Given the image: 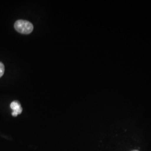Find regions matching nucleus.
Listing matches in <instances>:
<instances>
[{"mask_svg":"<svg viewBox=\"0 0 151 151\" xmlns=\"http://www.w3.org/2000/svg\"><path fill=\"white\" fill-rule=\"evenodd\" d=\"M5 72V66L4 64L0 62V78L4 75Z\"/></svg>","mask_w":151,"mask_h":151,"instance_id":"obj_3","label":"nucleus"},{"mask_svg":"<svg viewBox=\"0 0 151 151\" xmlns=\"http://www.w3.org/2000/svg\"><path fill=\"white\" fill-rule=\"evenodd\" d=\"M14 27L17 32L22 34H29L32 32L34 27L30 22L24 20H17L14 24Z\"/></svg>","mask_w":151,"mask_h":151,"instance_id":"obj_1","label":"nucleus"},{"mask_svg":"<svg viewBox=\"0 0 151 151\" xmlns=\"http://www.w3.org/2000/svg\"><path fill=\"white\" fill-rule=\"evenodd\" d=\"M138 151V150H134V151Z\"/></svg>","mask_w":151,"mask_h":151,"instance_id":"obj_4","label":"nucleus"},{"mask_svg":"<svg viewBox=\"0 0 151 151\" xmlns=\"http://www.w3.org/2000/svg\"><path fill=\"white\" fill-rule=\"evenodd\" d=\"M10 108L13 110V112H15L17 114H19L22 113V109L21 106V105L17 101H14L11 103Z\"/></svg>","mask_w":151,"mask_h":151,"instance_id":"obj_2","label":"nucleus"}]
</instances>
